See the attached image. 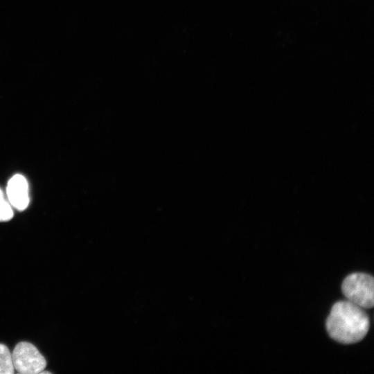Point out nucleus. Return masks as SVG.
Here are the masks:
<instances>
[{
	"label": "nucleus",
	"mask_w": 374,
	"mask_h": 374,
	"mask_svg": "<svg viewBox=\"0 0 374 374\" xmlns=\"http://www.w3.org/2000/svg\"><path fill=\"white\" fill-rule=\"evenodd\" d=\"M12 357L15 369L21 374L40 373L46 366L44 357L36 347L26 341L16 345Z\"/></svg>",
	"instance_id": "obj_3"
},
{
	"label": "nucleus",
	"mask_w": 374,
	"mask_h": 374,
	"mask_svg": "<svg viewBox=\"0 0 374 374\" xmlns=\"http://www.w3.org/2000/svg\"><path fill=\"white\" fill-rule=\"evenodd\" d=\"M326 326L332 339L341 344H352L365 337L370 321L364 308L346 300L333 305Z\"/></svg>",
	"instance_id": "obj_1"
},
{
	"label": "nucleus",
	"mask_w": 374,
	"mask_h": 374,
	"mask_svg": "<svg viewBox=\"0 0 374 374\" xmlns=\"http://www.w3.org/2000/svg\"><path fill=\"white\" fill-rule=\"evenodd\" d=\"M14 371L12 354L5 345L0 344V374H12Z\"/></svg>",
	"instance_id": "obj_5"
},
{
	"label": "nucleus",
	"mask_w": 374,
	"mask_h": 374,
	"mask_svg": "<svg viewBox=\"0 0 374 374\" xmlns=\"http://www.w3.org/2000/svg\"><path fill=\"white\" fill-rule=\"evenodd\" d=\"M10 204L18 211H24L29 204L28 185L26 178L19 174L14 175L6 188Z\"/></svg>",
	"instance_id": "obj_4"
},
{
	"label": "nucleus",
	"mask_w": 374,
	"mask_h": 374,
	"mask_svg": "<svg viewBox=\"0 0 374 374\" xmlns=\"http://www.w3.org/2000/svg\"><path fill=\"white\" fill-rule=\"evenodd\" d=\"M373 276L364 273L348 275L341 285L342 292L346 299L365 309L373 307Z\"/></svg>",
	"instance_id": "obj_2"
},
{
	"label": "nucleus",
	"mask_w": 374,
	"mask_h": 374,
	"mask_svg": "<svg viewBox=\"0 0 374 374\" xmlns=\"http://www.w3.org/2000/svg\"><path fill=\"white\" fill-rule=\"evenodd\" d=\"M13 217L12 205L4 196L3 193L0 189V222L10 220Z\"/></svg>",
	"instance_id": "obj_6"
}]
</instances>
